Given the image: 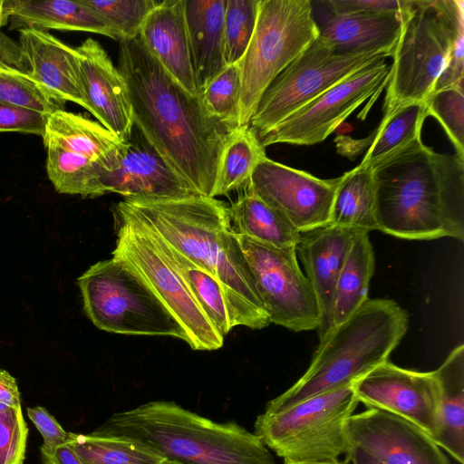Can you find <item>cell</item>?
<instances>
[{
    "mask_svg": "<svg viewBox=\"0 0 464 464\" xmlns=\"http://www.w3.org/2000/svg\"><path fill=\"white\" fill-rule=\"evenodd\" d=\"M118 61L134 126L193 189L214 198L221 152L238 128L211 116L201 94L179 85L139 36L120 41Z\"/></svg>",
    "mask_w": 464,
    "mask_h": 464,
    "instance_id": "6da1fadb",
    "label": "cell"
},
{
    "mask_svg": "<svg viewBox=\"0 0 464 464\" xmlns=\"http://www.w3.org/2000/svg\"><path fill=\"white\" fill-rule=\"evenodd\" d=\"M377 230L410 240L464 239V157L421 137L372 169Z\"/></svg>",
    "mask_w": 464,
    "mask_h": 464,
    "instance_id": "7a4b0ae2",
    "label": "cell"
},
{
    "mask_svg": "<svg viewBox=\"0 0 464 464\" xmlns=\"http://www.w3.org/2000/svg\"><path fill=\"white\" fill-rule=\"evenodd\" d=\"M123 201L167 244L220 282L237 326L270 324L223 201L204 196Z\"/></svg>",
    "mask_w": 464,
    "mask_h": 464,
    "instance_id": "3957f363",
    "label": "cell"
},
{
    "mask_svg": "<svg viewBox=\"0 0 464 464\" xmlns=\"http://www.w3.org/2000/svg\"><path fill=\"white\" fill-rule=\"evenodd\" d=\"M94 432L135 439L180 464H276L255 433L235 422H216L172 401H150L114 413Z\"/></svg>",
    "mask_w": 464,
    "mask_h": 464,
    "instance_id": "277c9868",
    "label": "cell"
},
{
    "mask_svg": "<svg viewBox=\"0 0 464 464\" xmlns=\"http://www.w3.org/2000/svg\"><path fill=\"white\" fill-rule=\"evenodd\" d=\"M408 314L395 301L367 299L321 339L305 372L271 400L265 411L285 410L306 398L352 383L388 357L408 329Z\"/></svg>",
    "mask_w": 464,
    "mask_h": 464,
    "instance_id": "5b68a950",
    "label": "cell"
},
{
    "mask_svg": "<svg viewBox=\"0 0 464 464\" xmlns=\"http://www.w3.org/2000/svg\"><path fill=\"white\" fill-rule=\"evenodd\" d=\"M461 34L464 1L408 0L392 56L382 118L404 104L427 99Z\"/></svg>",
    "mask_w": 464,
    "mask_h": 464,
    "instance_id": "8992f818",
    "label": "cell"
},
{
    "mask_svg": "<svg viewBox=\"0 0 464 464\" xmlns=\"http://www.w3.org/2000/svg\"><path fill=\"white\" fill-rule=\"evenodd\" d=\"M87 316L101 330L128 335H187L137 270L112 256L77 279Z\"/></svg>",
    "mask_w": 464,
    "mask_h": 464,
    "instance_id": "52a82bcc",
    "label": "cell"
},
{
    "mask_svg": "<svg viewBox=\"0 0 464 464\" xmlns=\"http://www.w3.org/2000/svg\"><path fill=\"white\" fill-rule=\"evenodd\" d=\"M353 382L279 411H264L256 418L255 434L285 461L339 460L349 447L346 421L359 404Z\"/></svg>",
    "mask_w": 464,
    "mask_h": 464,
    "instance_id": "ba28073f",
    "label": "cell"
},
{
    "mask_svg": "<svg viewBox=\"0 0 464 464\" xmlns=\"http://www.w3.org/2000/svg\"><path fill=\"white\" fill-rule=\"evenodd\" d=\"M319 36L310 0H259L256 24L239 61L237 126H248L269 84Z\"/></svg>",
    "mask_w": 464,
    "mask_h": 464,
    "instance_id": "9c48e42d",
    "label": "cell"
},
{
    "mask_svg": "<svg viewBox=\"0 0 464 464\" xmlns=\"http://www.w3.org/2000/svg\"><path fill=\"white\" fill-rule=\"evenodd\" d=\"M389 57L384 53H338L318 36L262 94L248 127L259 137L354 72Z\"/></svg>",
    "mask_w": 464,
    "mask_h": 464,
    "instance_id": "30bf717a",
    "label": "cell"
},
{
    "mask_svg": "<svg viewBox=\"0 0 464 464\" xmlns=\"http://www.w3.org/2000/svg\"><path fill=\"white\" fill-rule=\"evenodd\" d=\"M117 239L112 256L128 261L180 324L192 350L213 351L224 337L201 311L185 284L161 256L140 222L120 201L113 210Z\"/></svg>",
    "mask_w": 464,
    "mask_h": 464,
    "instance_id": "8fae6325",
    "label": "cell"
},
{
    "mask_svg": "<svg viewBox=\"0 0 464 464\" xmlns=\"http://www.w3.org/2000/svg\"><path fill=\"white\" fill-rule=\"evenodd\" d=\"M237 236L270 323L294 332L319 329L318 302L298 265L295 247H276Z\"/></svg>",
    "mask_w": 464,
    "mask_h": 464,
    "instance_id": "7c38bea8",
    "label": "cell"
},
{
    "mask_svg": "<svg viewBox=\"0 0 464 464\" xmlns=\"http://www.w3.org/2000/svg\"><path fill=\"white\" fill-rule=\"evenodd\" d=\"M391 65L382 59L334 85L257 137L261 145H314L324 141L370 98L374 102L389 81Z\"/></svg>",
    "mask_w": 464,
    "mask_h": 464,
    "instance_id": "4fadbf2b",
    "label": "cell"
},
{
    "mask_svg": "<svg viewBox=\"0 0 464 464\" xmlns=\"http://www.w3.org/2000/svg\"><path fill=\"white\" fill-rule=\"evenodd\" d=\"M359 402L402 418L432 440L439 426V384L434 372L401 368L388 361L353 382Z\"/></svg>",
    "mask_w": 464,
    "mask_h": 464,
    "instance_id": "5bb4252c",
    "label": "cell"
},
{
    "mask_svg": "<svg viewBox=\"0 0 464 464\" xmlns=\"http://www.w3.org/2000/svg\"><path fill=\"white\" fill-rule=\"evenodd\" d=\"M338 183L339 178L319 179L265 157L256 166L247 189L304 233L329 225Z\"/></svg>",
    "mask_w": 464,
    "mask_h": 464,
    "instance_id": "9a60e30c",
    "label": "cell"
},
{
    "mask_svg": "<svg viewBox=\"0 0 464 464\" xmlns=\"http://www.w3.org/2000/svg\"><path fill=\"white\" fill-rule=\"evenodd\" d=\"M349 444L372 454L383 464H450L422 430L411 422L377 409L353 413L346 421Z\"/></svg>",
    "mask_w": 464,
    "mask_h": 464,
    "instance_id": "2e32d148",
    "label": "cell"
},
{
    "mask_svg": "<svg viewBox=\"0 0 464 464\" xmlns=\"http://www.w3.org/2000/svg\"><path fill=\"white\" fill-rule=\"evenodd\" d=\"M100 182L106 193L124 198L160 199L200 196L158 153L134 126L119 165L102 169Z\"/></svg>",
    "mask_w": 464,
    "mask_h": 464,
    "instance_id": "e0dca14e",
    "label": "cell"
},
{
    "mask_svg": "<svg viewBox=\"0 0 464 464\" xmlns=\"http://www.w3.org/2000/svg\"><path fill=\"white\" fill-rule=\"evenodd\" d=\"M89 111L121 142L134 128L126 81L102 46L88 38L75 48Z\"/></svg>",
    "mask_w": 464,
    "mask_h": 464,
    "instance_id": "ac0fdd59",
    "label": "cell"
},
{
    "mask_svg": "<svg viewBox=\"0 0 464 464\" xmlns=\"http://www.w3.org/2000/svg\"><path fill=\"white\" fill-rule=\"evenodd\" d=\"M20 51L26 71L60 102L68 101L89 111L85 99L78 53L46 31L27 28L19 31Z\"/></svg>",
    "mask_w": 464,
    "mask_h": 464,
    "instance_id": "d6986e66",
    "label": "cell"
},
{
    "mask_svg": "<svg viewBox=\"0 0 464 464\" xmlns=\"http://www.w3.org/2000/svg\"><path fill=\"white\" fill-rule=\"evenodd\" d=\"M355 233L329 224L301 233L295 246L321 312L320 339L331 327L335 285Z\"/></svg>",
    "mask_w": 464,
    "mask_h": 464,
    "instance_id": "ffe728a7",
    "label": "cell"
},
{
    "mask_svg": "<svg viewBox=\"0 0 464 464\" xmlns=\"http://www.w3.org/2000/svg\"><path fill=\"white\" fill-rule=\"evenodd\" d=\"M139 38L163 69L188 92L199 95L192 70L184 0H165L149 14Z\"/></svg>",
    "mask_w": 464,
    "mask_h": 464,
    "instance_id": "44dd1931",
    "label": "cell"
},
{
    "mask_svg": "<svg viewBox=\"0 0 464 464\" xmlns=\"http://www.w3.org/2000/svg\"><path fill=\"white\" fill-rule=\"evenodd\" d=\"M42 138L44 147L80 154L108 171L119 165L125 148V143L100 122L63 109L47 115Z\"/></svg>",
    "mask_w": 464,
    "mask_h": 464,
    "instance_id": "7402d4cb",
    "label": "cell"
},
{
    "mask_svg": "<svg viewBox=\"0 0 464 464\" xmlns=\"http://www.w3.org/2000/svg\"><path fill=\"white\" fill-rule=\"evenodd\" d=\"M227 0H184L192 70L198 92L226 67L224 16Z\"/></svg>",
    "mask_w": 464,
    "mask_h": 464,
    "instance_id": "603a6c76",
    "label": "cell"
},
{
    "mask_svg": "<svg viewBox=\"0 0 464 464\" xmlns=\"http://www.w3.org/2000/svg\"><path fill=\"white\" fill-rule=\"evenodd\" d=\"M401 14H332L319 36L338 53H384L392 56L401 29Z\"/></svg>",
    "mask_w": 464,
    "mask_h": 464,
    "instance_id": "cb8c5ba5",
    "label": "cell"
},
{
    "mask_svg": "<svg viewBox=\"0 0 464 464\" xmlns=\"http://www.w3.org/2000/svg\"><path fill=\"white\" fill-rule=\"evenodd\" d=\"M3 9L11 29L89 32L120 41L113 29L81 0H8Z\"/></svg>",
    "mask_w": 464,
    "mask_h": 464,
    "instance_id": "d4e9b609",
    "label": "cell"
},
{
    "mask_svg": "<svg viewBox=\"0 0 464 464\" xmlns=\"http://www.w3.org/2000/svg\"><path fill=\"white\" fill-rule=\"evenodd\" d=\"M122 203L140 222L161 256L183 281L189 294L216 330L225 337L237 325L220 282L210 273L202 269L167 244L142 222L123 200Z\"/></svg>",
    "mask_w": 464,
    "mask_h": 464,
    "instance_id": "484cf974",
    "label": "cell"
},
{
    "mask_svg": "<svg viewBox=\"0 0 464 464\" xmlns=\"http://www.w3.org/2000/svg\"><path fill=\"white\" fill-rule=\"evenodd\" d=\"M439 384V426L435 443L464 462V345L451 351L433 371Z\"/></svg>",
    "mask_w": 464,
    "mask_h": 464,
    "instance_id": "4316f807",
    "label": "cell"
},
{
    "mask_svg": "<svg viewBox=\"0 0 464 464\" xmlns=\"http://www.w3.org/2000/svg\"><path fill=\"white\" fill-rule=\"evenodd\" d=\"M234 231L276 247H295L301 233L280 211L266 204L249 189L228 207Z\"/></svg>",
    "mask_w": 464,
    "mask_h": 464,
    "instance_id": "83f0119b",
    "label": "cell"
},
{
    "mask_svg": "<svg viewBox=\"0 0 464 464\" xmlns=\"http://www.w3.org/2000/svg\"><path fill=\"white\" fill-rule=\"evenodd\" d=\"M374 264L369 233L356 231L335 285L330 329L349 318L368 299Z\"/></svg>",
    "mask_w": 464,
    "mask_h": 464,
    "instance_id": "f1b7e54d",
    "label": "cell"
},
{
    "mask_svg": "<svg viewBox=\"0 0 464 464\" xmlns=\"http://www.w3.org/2000/svg\"><path fill=\"white\" fill-rule=\"evenodd\" d=\"M329 224L368 233L377 229L371 169L358 165L339 177Z\"/></svg>",
    "mask_w": 464,
    "mask_h": 464,
    "instance_id": "f546056e",
    "label": "cell"
},
{
    "mask_svg": "<svg viewBox=\"0 0 464 464\" xmlns=\"http://www.w3.org/2000/svg\"><path fill=\"white\" fill-rule=\"evenodd\" d=\"M84 464H159L165 459L135 439L68 432L65 441Z\"/></svg>",
    "mask_w": 464,
    "mask_h": 464,
    "instance_id": "4dcf8cb0",
    "label": "cell"
},
{
    "mask_svg": "<svg viewBox=\"0 0 464 464\" xmlns=\"http://www.w3.org/2000/svg\"><path fill=\"white\" fill-rule=\"evenodd\" d=\"M265 157V148L253 130L248 126L237 129L220 155L214 198L246 190L256 166Z\"/></svg>",
    "mask_w": 464,
    "mask_h": 464,
    "instance_id": "1f68e13d",
    "label": "cell"
},
{
    "mask_svg": "<svg viewBox=\"0 0 464 464\" xmlns=\"http://www.w3.org/2000/svg\"><path fill=\"white\" fill-rule=\"evenodd\" d=\"M429 116L424 102L404 104L382 118L372 143L366 151L362 167L372 169L384 159L421 137L424 121Z\"/></svg>",
    "mask_w": 464,
    "mask_h": 464,
    "instance_id": "d6a6232c",
    "label": "cell"
},
{
    "mask_svg": "<svg viewBox=\"0 0 464 464\" xmlns=\"http://www.w3.org/2000/svg\"><path fill=\"white\" fill-rule=\"evenodd\" d=\"M45 149L47 175L57 192L83 198L104 195L100 182L103 169L97 163L55 146Z\"/></svg>",
    "mask_w": 464,
    "mask_h": 464,
    "instance_id": "836d02e7",
    "label": "cell"
},
{
    "mask_svg": "<svg viewBox=\"0 0 464 464\" xmlns=\"http://www.w3.org/2000/svg\"><path fill=\"white\" fill-rule=\"evenodd\" d=\"M27 437L16 381L0 369V464H23Z\"/></svg>",
    "mask_w": 464,
    "mask_h": 464,
    "instance_id": "e575fe53",
    "label": "cell"
},
{
    "mask_svg": "<svg viewBox=\"0 0 464 464\" xmlns=\"http://www.w3.org/2000/svg\"><path fill=\"white\" fill-rule=\"evenodd\" d=\"M0 103L49 115L60 102L26 71L0 63Z\"/></svg>",
    "mask_w": 464,
    "mask_h": 464,
    "instance_id": "d590c367",
    "label": "cell"
},
{
    "mask_svg": "<svg viewBox=\"0 0 464 464\" xmlns=\"http://www.w3.org/2000/svg\"><path fill=\"white\" fill-rule=\"evenodd\" d=\"M259 0H227L224 16L225 64L241 60L253 36Z\"/></svg>",
    "mask_w": 464,
    "mask_h": 464,
    "instance_id": "8d00e7d4",
    "label": "cell"
},
{
    "mask_svg": "<svg viewBox=\"0 0 464 464\" xmlns=\"http://www.w3.org/2000/svg\"><path fill=\"white\" fill-rule=\"evenodd\" d=\"M81 2L97 13L113 29L121 41L138 37L145 19L160 1L81 0Z\"/></svg>",
    "mask_w": 464,
    "mask_h": 464,
    "instance_id": "74e56055",
    "label": "cell"
},
{
    "mask_svg": "<svg viewBox=\"0 0 464 464\" xmlns=\"http://www.w3.org/2000/svg\"><path fill=\"white\" fill-rule=\"evenodd\" d=\"M241 73L239 62L227 65L204 89L202 102L213 117L237 126Z\"/></svg>",
    "mask_w": 464,
    "mask_h": 464,
    "instance_id": "f35d334b",
    "label": "cell"
},
{
    "mask_svg": "<svg viewBox=\"0 0 464 464\" xmlns=\"http://www.w3.org/2000/svg\"><path fill=\"white\" fill-rule=\"evenodd\" d=\"M429 116L434 117L464 157V84L434 90L424 101Z\"/></svg>",
    "mask_w": 464,
    "mask_h": 464,
    "instance_id": "ab89813d",
    "label": "cell"
},
{
    "mask_svg": "<svg viewBox=\"0 0 464 464\" xmlns=\"http://www.w3.org/2000/svg\"><path fill=\"white\" fill-rule=\"evenodd\" d=\"M47 115L0 103V132H20L43 136Z\"/></svg>",
    "mask_w": 464,
    "mask_h": 464,
    "instance_id": "60d3db41",
    "label": "cell"
},
{
    "mask_svg": "<svg viewBox=\"0 0 464 464\" xmlns=\"http://www.w3.org/2000/svg\"><path fill=\"white\" fill-rule=\"evenodd\" d=\"M332 14H401L408 0H330Z\"/></svg>",
    "mask_w": 464,
    "mask_h": 464,
    "instance_id": "b9f144b4",
    "label": "cell"
},
{
    "mask_svg": "<svg viewBox=\"0 0 464 464\" xmlns=\"http://www.w3.org/2000/svg\"><path fill=\"white\" fill-rule=\"evenodd\" d=\"M27 415L43 437L40 449L51 450L65 443L67 434L55 418L44 407L27 408Z\"/></svg>",
    "mask_w": 464,
    "mask_h": 464,
    "instance_id": "7bdbcfd3",
    "label": "cell"
},
{
    "mask_svg": "<svg viewBox=\"0 0 464 464\" xmlns=\"http://www.w3.org/2000/svg\"><path fill=\"white\" fill-rule=\"evenodd\" d=\"M464 84V34L456 41L435 90Z\"/></svg>",
    "mask_w": 464,
    "mask_h": 464,
    "instance_id": "ee69618b",
    "label": "cell"
},
{
    "mask_svg": "<svg viewBox=\"0 0 464 464\" xmlns=\"http://www.w3.org/2000/svg\"><path fill=\"white\" fill-rule=\"evenodd\" d=\"M40 450L44 464H84L66 442L51 450Z\"/></svg>",
    "mask_w": 464,
    "mask_h": 464,
    "instance_id": "f6af8a7d",
    "label": "cell"
},
{
    "mask_svg": "<svg viewBox=\"0 0 464 464\" xmlns=\"http://www.w3.org/2000/svg\"><path fill=\"white\" fill-rule=\"evenodd\" d=\"M345 456V461H349L352 464H383L372 454L366 452L357 446L351 444H349Z\"/></svg>",
    "mask_w": 464,
    "mask_h": 464,
    "instance_id": "bcb514c9",
    "label": "cell"
},
{
    "mask_svg": "<svg viewBox=\"0 0 464 464\" xmlns=\"http://www.w3.org/2000/svg\"><path fill=\"white\" fill-rule=\"evenodd\" d=\"M284 464H347L346 461L337 460L334 462H321V463H304V462H292L284 460Z\"/></svg>",
    "mask_w": 464,
    "mask_h": 464,
    "instance_id": "7dc6e473",
    "label": "cell"
},
{
    "mask_svg": "<svg viewBox=\"0 0 464 464\" xmlns=\"http://www.w3.org/2000/svg\"><path fill=\"white\" fill-rule=\"evenodd\" d=\"M3 5H4V1H3L2 5L0 6V26H1V25L4 24V22L6 20V19H5V14H4Z\"/></svg>",
    "mask_w": 464,
    "mask_h": 464,
    "instance_id": "c3c4849f",
    "label": "cell"
},
{
    "mask_svg": "<svg viewBox=\"0 0 464 464\" xmlns=\"http://www.w3.org/2000/svg\"><path fill=\"white\" fill-rule=\"evenodd\" d=\"M159 464H180V463L175 462V461H170V460H168V459H164L161 462H160Z\"/></svg>",
    "mask_w": 464,
    "mask_h": 464,
    "instance_id": "681fc988",
    "label": "cell"
},
{
    "mask_svg": "<svg viewBox=\"0 0 464 464\" xmlns=\"http://www.w3.org/2000/svg\"><path fill=\"white\" fill-rule=\"evenodd\" d=\"M2 4H3V0H0V6L2 5Z\"/></svg>",
    "mask_w": 464,
    "mask_h": 464,
    "instance_id": "f907efd6",
    "label": "cell"
}]
</instances>
